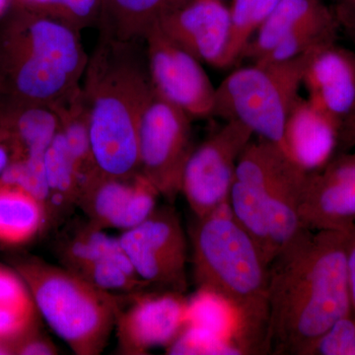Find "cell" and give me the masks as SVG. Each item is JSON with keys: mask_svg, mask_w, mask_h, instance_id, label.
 Wrapping results in <instances>:
<instances>
[{"mask_svg": "<svg viewBox=\"0 0 355 355\" xmlns=\"http://www.w3.org/2000/svg\"><path fill=\"white\" fill-rule=\"evenodd\" d=\"M349 231L301 228L270 263L265 354L305 355L352 312Z\"/></svg>", "mask_w": 355, "mask_h": 355, "instance_id": "1", "label": "cell"}, {"mask_svg": "<svg viewBox=\"0 0 355 355\" xmlns=\"http://www.w3.org/2000/svg\"><path fill=\"white\" fill-rule=\"evenodd\" d=\"M153 91L144 41H120L99 33L81 92L93 158L103 174L139 173L140 120Z\"/></svg>", "mask_w": 355, "mask_h": 355, "instance_id": "2", "label": "cell"}, {"mask_svg": "<svg viewBox=\"0 0 355 355\" xmlns=\"http://www.w3.org/2000/svg\"><path fill=\"white\" fill-rule=\"evenodd\" d=\"M189 239L198 291L219 299L232 317L234 345L241 354H265L270 263L228 205L195 217Z\"/></svg>", "mask_w": 355, "mask_h": 355, "instance_id": "3", "label": "cell"}, {"mask_svg": "<svg viewBox=\"0 0 355 355\" xmlns=\"http://www.w3.org/2000/svg\"><path fill=\"white\" fill-rule=\"evenodd\" d=\"M79 33L12 2L0 17V96L53 108L76 93L89 58Z\"/></svg>", "mask_w": 355, "mask_h": 355, "instance_id": "4", "label": "cell"}, {"mask_svg": "<svg viewBox=\"0 0 355 355\" xmlns=\"http://www.w3.org/2000/svg\"><path fill=\"white\" fill-rule=\"evenodd\" d=\"M308 174L279 146L260 137L238 160L229 209L268 263L303 228L298 210Z\"/></svg>", "mask_w": 355, "mask_h": 355, "instance_id": "5", "label": "cell"}, {"mask_svg": "<svg viewBox=\"0 0 355 355\" xmlns=\"http://www.w3.org/2000/svg\"><path fill=\"white\" fill-rule=\"evenodd\" d=\"M13 266L40 315L74 354H102L127 294L102 291L62 266L35 257L17 259Z\"/></svg>", "mask_w": 355, "mask_h": 355, "instance_id": "6", "label": "cell"}, {"mask_svg": "<svg viewBox=\"0 0 355 355\" xmlns=\"http://www.w3.org/2000/svg\"><path fill=\"white\" fill-rule=\"evenodd\" d=\"M310 53L277 64L253 62L234 70L216 88L211 118L240 121L284 151L287 118L300 97Z\"/></svg>", "mask_w": 355, "mask_h": 355, "instance_id": "7", "label": "cell"}, {"mask_svg": "<svg viewBox=\"0 0 355 355\" xmlns=\"http://www.w3.org/2000/svg\"><path fill=\"white\" fill-rule=\"evenodd\" d=\"M128 260L149 289L184 294L188 289L189 242L172 203L119 236Z\"/></svg>", "mask_w": 355, "mask_h": 355, "instance_id": "8", "label": "cell"}, {"mask_svg": "<svg viewBox=\"0 0 355 355\" xmlns=\"http://www.w3.org/2000/svg\"><path fill=\"white\" fill-rule=\"evenodd\" d=\"M193 148L191 116L153 91L140 120L139 172L168 203L173 205L181 193L184 166Z\"/></svg>", "mask_w": 355, "mask_h": 355, "instance_id": "9", "label": "cell"}, {"mask_svg": "<svg viewBox=\"0 0 355 355\" xmlns=\"http://www.w3.org/2000/svg\"><path fill=\"white\" fill-rule=\"evenodd\" d=\"M55 239L60 266L102 291L132 294L146 291L128 260L120 240L86 218L67 220Z\"/></svg>", "mask_w": 355, "mask_h": 355, "instance_id": "10", "label": "cell"}, {"mask_svg": "<svg viewBox=\"0 0 355 355\" xmlns=\"http://www.w3.org/2000/svg\"><path fill=\"white\" fill-rule=\"evenodd\" d=\"M253 135L240 121H227L195 146L184 166L181 188L195 217L228 205L238 160Z\"/></svg>", "mask_w": 355, "mask_h": 355, "instance_id": "11", "label": "cell"}, {"mask_svg": "<svg viewBox=\"0 0 355 355\" xmlns=\"http://www.w3.org/2000/svg\"><path fill=\"white\" fill-rule=\"evenodd\" d=\"M144 43L154 91L191 119L211 118L216 87L202 62L170 39L158 23Z\"/></svg>", "mask_w": 355, "mask_h": 355, "instance_id": "12", "label": "cell"}, {"mask_svg": "<svg viewBox=\"0 0 355 355\" xmlns=\"http://www.w3.org/2000/svg\"><path fill=\"white\" fill-rule=\"evenodd\" d=\"M187 316L184 294L153 289L127 294L114 326L119 354L141 355L169 347L186 326Z\"/></svg>", "mask_w": 355, "mask_h": 355, "instance_id": "13", "label": "cell"}, {"mask_svg": "<svg viewBox=\"0 0 355 355\" xmlns=\"http://www.w3.org/2000/svg\"><path fill=\"white\" fill-rule=\"evenodd\" d=\"M299 219L310 230L349 231L355 225V151L338 153L306 179Z\"/></svg>", "mask_w": 355, "mask_h": 355, "instance_id": "14", "label": "cell"}, {"mask_svg": "<svg viewBox=\"0 0 355 355\" xmlns=\"http://www.w3.org/2000/svg\"><path fill=\"white\" fill-rule=\"evenodd\" d=\"M160 193L141 173L114 177L99 172L84 184L77 209L97 227L121 232L135 227L158 207Z\"/></svg>", "mask_w": 355, "mask_h": 355, "instance_id": "15", "label": "cell"}, {"mask_svg": "<svg viewBox=\"0 0 355 355\" xmlns=\"http://www.w3.org/2000/svg\"><path fill=\"white\" fill-rule=\"evenodd\" d=\"M158 25L202 64L219 67L230 31L229 7L221 0H190L165 14Z\"/></svg>", "mask_w": 355, "mask_h": 355, "instance_id": "16", "label": "cell"}, {"mask_svg": "<svg viewBox=\"0 0 355 355\" xmlns=\"http://www.w3.org/2000/svg\"><path fill=\"white\" fill-rule=\"evenodd\" d=\"M302 85L313 106L342 127L355 106V53L336 42L310 53Z\"/></svg>", "mask_w": 355, "mask_h": 355, "instance_id": "17", "label": "cell"}, {"mask_svg": "<svg viewBox=\"0 0 355 355\" xmlns=\"http://www.w3.org/2000/svg\"><path fill=\"white\" fill-rule=\"evenodd\" d=\"M338 135L340 125L300 96L287 118L284 151L305 171H317L338 151Z\"/></svg>", "mask_w": 355, "mask_h": 355, "instance_id": "18", "label": "cell"}, {"mask_svg": "<svg viewBox=\"0 0 355 355\" xmlns=\"http://www.w3.org/2000/svg\"><path fill=\"white\" fill-rule=\"evenodd\" d=\"M0 130L12 146L14 161L44 157L60 130V123L51 108L0 96Z\"/></svg>", "mask_w": 355, "mask_h": 355, "instance_id": "19", "label": "cell"}, {"mask_svg": "<svg viewBox=\"0 0 355 355\" xmlns=\"http://www.w3.org/2000/svg\"><path fill=\"white\" fill-rule=\"evenodd\" d=\"M48 200L46 230L64 225L77 209L80 186L64 135L57 133L44 153Z\"/></svg>", "mask_w": 355, "mask_h": 355, "instance_id": "20", "label": "cell"}, {"mask_svg": "<svg viewBox=\"0 0 355 355\" xmlns=\"http://www.w3.org/2000/svg\"><path fill=\"white\" fill-rule=\"evenodd\" d=\"M190 0H103L99 33L120 41H144L170 11Z\"/></svg>", "mask_w": 355, "mask_h": 355, "instance_id": "21", "label": "cell"}, {"mask_svg": "<svg viewBox=\"0 0 355 355\" xmlns=\"http://www.w3.org/2000/svg\"><path fill=\"white\" fill-rule=\"evenodd\" d=\"M46 231L44 205L22 189L0 183V243L26 244Z\"/></svg>", "mask_w": 355, "mask_h": 355, "instance_id": "22", "label": "cell"}, {"mask_svg": "<svg viewBox=\"0 0 355 355\" xmlns=\"http://www.w3.org/2000/svg\"><path fill=\"white\" fill-rule=\"evenodd\" d=\"M331 10L324 0H279L248 44L242 60L257 62L301 25Z\"/></svg>", "mask_w": 355, "mask_h": 355, "instance_id": "23", "label": "cell"}, {"mask_svg": "<svg viewBox=\"0 0 355 355\" xmlns=\"http://www.w3.org/2000/svg\"><path fill=\"white\" fill-rule=\"evenodd\" d=\"M279 0H233L229 7L230 31L218 69H228L242 60L243 53Z\"/></svg>", "mask_w": 355, "mask_h": 355, "instance_id": "24", "label": "cell"}, {"mask_svg": "<svg viewBox=\"0 0 355 355\" xmlns=\"http://www.w3.org/2000/svg\"><path fill=\"white\" fill-rule=\"evenodd\" d=\"M340 27L333 10L308 21L284 37L282 41L257 60L256 64H277L306 55L324 44L335 43Z\"/></svg>", "mask_w": 355, "mask_h": 355, "instance_id": "25", "label": "cell"}, {"mask_svg": "<svg viewBox=\"0 0 355 355\" xmlns=\"http://www.w3.org/2000/svg\"><path fill=\"white\" fill-rule=\"evenodd\" d=\"M169 354H241L234 343H226L216 331L186 324L174 342L167 347Z\"/></svg>", "mask_w": 355, "mask_h": 355, "instance_id": "26", "label": "cell"}, {"mask_svg": "<svg viewBox=\"0 0 355 355\" xmlns=\"http://www.w3.org/2000/svg\"><path fill=\"white\" fill-rule=\"evenodd\" d=\"M0 183L18 187L27 191L36 198L46 209L48 187L44 171V156L12 161L0 177Z\"/></svg>", "mask_w": 355, "mask_h": 355, "instance_id": "27", "label": "cell"}, {"mask_svg": "<svg viewBox=\"0 0 355 355\" xmlns=\"http://www.w3.org/2000/svg\"><path fill=\"white\" fill-rule=\"evenodd\" d=\"M305 355H355V315L340 318L317 338Z\"/></svg>", "mask_w": 355, "mask_h": 355, "instance_id": "28", "label": "cell"}, {"mask_svg": "<svg viewBox=\"0 0 355 355\" xmlns=\"http://www.w3.org/2000/svg\"><path fill=\"white\" fill-rule=\"evenodd\" d=\"M103 0H64L51 17L80 32L85 28L99 24Z\"/></svg>", "mask_w": 355, "mask_h": 355, "instance_id": "29", "label": "cell"}, {"mask_svg": "<svg viewBox=\"0 0 355 355\" xmlns=\"http://www.w3.org/2000/svg\"><path fill=\"white\" fill-rule=\"evenodd\" d=\"M38 310L0 305V338L15 342L38 324Z\"/></svg>", "mask_w": 355, "mask_h": 355, "instance_id": "30", "label": "cell"}, {"mask_svg": "<svg viewBox=\"0 0 355 355\" xmlns=\"http://www.w3.org/2000/svg\"><path fill=\"white\" fill-rule=\"evenodd\" d=\"M0 305L33 309L36 308L29 289L15 270L0 265Z\"/></svg>", "mask_w": 355, "mask_h": 355, "instance_id": "31", "label": "cell"}, {"mask_svg": "<svg viewBox=\"0 0 355 355\" xmlns=\"http://www.w3.org/2000/svg\"><path fill=\"white\" fill-rule=\"evenodd\" d=\"M16 355H57L60 354L55 343L40 330L39 324L13 343Z\"/></svg>", "mask_w": 355, "mask_h": 355, "instance_id": "32", "label": "cell"}, {"mask_svg": "<svg viewBox=\"0 0 355 355\" xmlns=\"http://www.w3.org/2000/svg\"><path fill=\"white\" fill-rule=\"evenodd\" d=\"M340 31L355 46V0H331Z\"/></svg>", "mask_w": 355, "mask_h": 355, "instance_id": "33", "label": "cell"}, {"mask_svg": "<svg viewBox=\"0 0 355 355\" xmlns=\"http://www.w3.org/2000/svg\"><path fill=\"white\" fill-rule=\"evenodd\" d=\"M355 148V106L343 121L338 135V153L354 150Z\"/></svg>", "mask_w": 355, "mask_h": 355, "instance_id": "34", "label": "cell"}, {"mask_svg": "<svg viewBox=\"0 0 355 355\" xmlns=\"http://www.w3.org/2000/svg\"><path fill=\"white\" fill-rule=\"evenodd\" d=\"M347 263L352 312L355 315V225L349 230L347 234Z\"/></svg>", "mask_w": 355, "mask_h": 355, "instance_id": "35", "label": "cell"}, {"mask_svg": "<svg viewBox=\"0 0 355 355\" xmlns=\"http://www.w3.org/2000/svg\"><path fill=\"white\" fill-rule=\"evenodd\" d=\"M14 153L12 146L6 133L0 130V177L12 162Z\"/></svg>", "mask_w": 355, "mask_h": 355, "instance_id": "36", "label": "cell"}, {"mask_svg": "<svg viewBox=\"0 0 355 355\" xmlns=\"http://www.w3.org/2000/svg\"><path fill=\"white\" fill-rule=\"evenodd\" d=\"M14 354V345L10 340L0 338V355Z\"/></svg>", "mask_w": 355, "mask_h": 355, "instance_id": "37", "label": "cell"}, {"mask_svg": "<svg viewBox=\"0 0 355 355\" xmlns=\"http://www.w3.org/2000/svg\"><path fill=\"white\" fill-rule=\"evenodd\" d=\"M11 3H12V0H0V17L8 10Z\"/></svg>", "mask_w": 355, "mask_h": 355, "instance_id": "38", "label": "cell"}]
</instances>
